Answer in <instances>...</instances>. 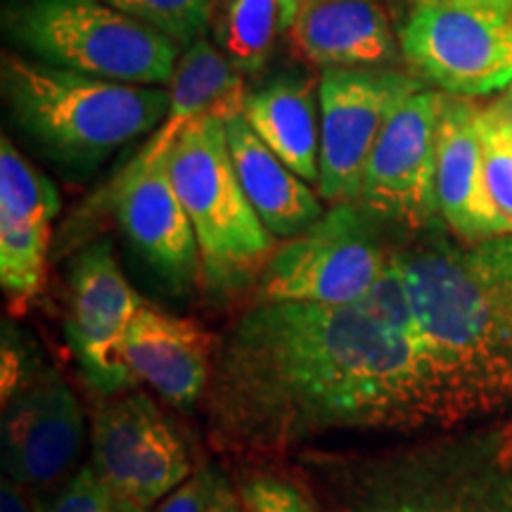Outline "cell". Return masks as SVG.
Listing matches in <instances>:
<instances>
[{
  "label": "cell",
  "instance_id": "cell-7",
  "mask_svg": "<svg viewBox=\"0 0 512 512\" xmlns=\"http://www.w3.org/2000/svg\"><path fill=\"white\" fill-rule=\"evenodd\" d=\"M382 226L387 223L358 202L335 204L275 249L259 275V302L361 304L396 252Z\"/></svg>",
  "mask_w": 512,
  "mask_h": 512
},
{
  "label": "cell",
  "instance_id": "cell-29",
  "mask_svg": "<svg viewBox=\"0 0 512 512\" xmlns=\"http://www.w3.org/2000/svg\"><path fill=\"white\" fill-rule=\"evenodd\" d=\"M219 486L221 479H216L214 472L207 467L200 472H192L178 489L164 498L157 512H211Z\"/></svg>",
  "mask_w": 512,
  "mask_h": 512
},
{
  "label": "cell",
  "instance_id": "cell-3",
  "mask_svg": "<svg viewBox=\"0 0 512 512\" xmlns=\"http://www.w3.org/2000/svg\"><path fill=\"white\" fill-rule=\"evenodd\" d=\"M337 512H512V420L342 465Z\"/></svg>",
  "mask_w": 512,
  "mask_h": 512
},
{
  "label": "cell",
  "instance_id": "cell-32",
  "mask_svg": "<svg viewBox=\"0 0 512 512\" xmlns=\"http://www.w3.org/2000/svg\"><path fill=\"white\" fill-rule=\"evenodd\" d=\"M211 512H240L238 508V501H235L233 491L228 489L226 484L221 482L219 491H216V498H214V510Z\"/></svg>",
  "mask_w": 512,
  "mask_h": 512
},
{
  "label": "cell",
  "instance_id": "cell-20",
  "mask_svg": "<svg viewBox=\"0 0 512 512\" xmlns=\"http://www.w3.org/2000/svg\"><path fill=\"white\" fill-rule=\"evenodd\" d=\"M318 81L311 76H283L247 93L245 119L254 133L299 178L318 183L320 107H316Z\"/></svg>",
  "mask_w": 512,
  "mask_h": 512
},
{
  "label": "cell",
  "instance_id": "cell-2",
  "mask_svg": "<svg viewBox=\"0 0 512 512\" xmlns=\"http://www.w3.org/2000/svg\"><path fill=\"white\" fill-rule=\"evenodd\" d=\"M434 427L512 411V233L396 249Z\"/></svg>",
  "mask_w": 512,
  "mask_h": 512
},
{
  "label": "cell",
  "instance_id": "cell-26",
  "mask_svg": "<svg viewBox=\"0 0 512 512\" xmlns=\"http://www.w3.org/2000/svg\"><path fill=\"white\" fill-rule=\"evenodd\" d=\"M479 143L491 200L512 226V124L494 102L479 107Z\"/></svg>",
  "mask_w": 512,
  "mask_h": 512
},
{
  "label": "cell",
  "instance_id": "cell-30",
  "mask_svg": "<svg viewBox=\"0 0 512 512\" xmlns=\"http://www.w3.org/2000/svg\"><path fill=\"white\" fill-rule=\"evenodd\" d=\"M3 512H36V505L29 503V491L3 477Z\"/></svg>",
  "mask_w": 512,
  "mask_h": 512
},
{
  "label": "cell",
  "instance_id": "cell-31",
  "mask_svg": "<svg viewBox=\"0 0 512 512\" xmlns=\"http://www.w3.org/2000/svg\"><path fill=\"white\" fill-rule=\"evenodd\" d=\"M278 3H280V24H283V29H292L294 19H297L299 10L306 5V0H278Z\"/></svg>",
  "mask_w": 512,
  "mask_h": 512
},
{
  "label": "cell",
  "instance_id": "cell-9",
  "mask_svg": "<svg viewBox=\"0 0 512 512\" xmlns=\"http://www.w3.org/2000/svg\"><path fill=\"white\" fill-rule=\"evenodd\" d=\"M418 88V79L384 67L323 69L318 81V195L325 202H358L377 138Z\"/></svg>",
  "mask_w": 512,
  "mask_h": 512
},
{
  "label": "cell",
  "instance_id": "cell-17",
  "mask_svg": "<svg viewBox=\"0 0 512 512\" xmlns=\"http://www.w3.org/2000/svg\"><path fill=\"white\" fill-rule=\"evenodd\" d=\"M292 43L323 69L382 67L401 48L380 0H306L292 24Z\"/></svg>",
  "mask_w": 512,
  "mask_h": 512
},
{
  "label": "cell",
  "instance_id": "cell-4",
  "mask_svg": "<svg viewBox=\"0 0 512 512\" xmlns=\"http://www.w3.org/2000/svg\"><path fill=\"white\" fill-rule=\"evenodd\" d=\"M12 119L55 162L93 171L114 150L166 119L169 91L95 79L17 55L3 57Z\"/></svg>",
  "mask_w": 512,
  "mask_h": 512
},
{
  "label": "cell",
  "instance_id": "cell-22",
  "mask_svg": "<svg viewBox=\"0 0 512 512\" xmlns=\"http://www.w3.org/2000/svg\"><path fill=\"white\" fill-rule=\"evenodd\" d=\"M60 211L57 188L12 147L0 140V219L50 226Z\"/></svg>",
  "mask_w": 512,
  "mask_h": 512
},
{
  "label": "cell",
  "instance_id": "cell-16",
  "mask_svg": "<svg viewBox=\"0 0 512 512\" xmlns=\"http://www.w3.org/2000/svg\"><path fill=\"white\" fill-rule=\"evenodd\" d=\"M216 342L200 323L143 306L126 332V358L136 380L190 411L207 396Z\"/></svg>",
  "mask_w": 512,
  "mask_h": 512
},
{
  "label": "cell",
  "instance_id": "cell-18",
  "mask_svg": "<svg viewBox=\"0 0 512 512\" xmlns=\"http://www.w3.org/2000/svg\"><path fill=\"white\" fill-rule=\"evenodd\" d=\"M228 147L235 174L247 200L275 238L292 240L325 214L304 178L268 147L247 124L245 114L226 121Z\"/></svg>",
  "mask_w": 512,
  "mask_h": 512
},
{
  "label": "cell",
  "instance_id": "cell-27",
  "mask_svg": "<svg viewBox=\"0 0 512 512\" xmlns=\"http://www.w3.org/2000/svg\"><path fill=\"white\" fill-rule=\"evenodd\" d=\"M240 503L245 512H318L297 484L278 475H252L240 484Z\"/></svg>",
  "mask_w": 512,
  "mask_h": 512
},
{
  "label": "cell",
  "instance_id": "cell-13",
  "mask_svg": "<svg viewBox=\"0 0 512 512\" xmlns=\"http://www.w3.org/2000/svg\"><path fill=\"white\" fill-rule=\"evenodd\" d=\"M86 444V415L53 368H41L3 403L5 477L43 496L72 475Z\"/></svg>",
  "mask_w": 512,
  "mask_h": 512
},
{
  "label": "cell",
  "instance_id": "cell-25",
  "mask_svg": "<svg viewBox=\"0 0 512 512\" xmlns=\"http://www.w3.org/2000/svg\"><path fill=\"white\" fill-rule=\"evenodd\" d=\"M102 3L138 22L150 24L185 48L204 36L209 24V0H102Z\"/></svg>",
  "mask_w": 512,
  "mask_h": 512
},
{
  "label": "cell",
  "instance_id": "cell-23",
  "mask_svg": "<svg viewBox=\"0 0 512 512\" xmlns=\"http://www.w3.org/2000/svg\"><path fill=\"white\" fill-rule=\"evenodd\" d=\"M280 24L278 0H230L223 22V48L238 72L264 69Z\"/></svg>",
  "mask_w": 512,
  "mask_h": 512
},
{
  "label": "cell",
  "instance_id": "cell-24",
  "mask_svg": "<svg viewBox=\"0 0 512 512\" xmlns=\"http://www.w3.org/2000/svg\"><path fill=\"white\" fill-rule=\"evenodd\" d=\"M34 505L36 512H150L117 494L91 463L76 467L62 484L38 496Z\"/></svg>",
  "mask_w": 512,
  "mask_h": 512
},
{
  "label": "cell",
  "instance_id": "cell-1",
  "mask_svg": "<svg viewBox=\"0 0 512 512\" xmlns=\"http://www.w3.org/2000/svg\"><path fill=\"white\" fill-rule=\"evenodd\" d=\"M211 444L278 456L328 432L434 427L413 328L366 304L259 302L216 344Z\"/></svg>",
  "mask_w": 512,
  "mask_h": 512
},
{
  "label": "cell",
  "instance_id": "cell-14",
  "mask_svg": "<svg viewBox=\"0 0 512 512\" xmlns=\"http://www.w3.org/2000/svg\"><path fill=\"white\" fill-rule=\"evenodd\" d=\"M110 207L166 290L185 294L202 278L195 230L166 171V155L145 145L112 183Z\"/></svg>",
  "mask_w": 512,
  "mask_h": 512
},
{
  "label": "cell",
  "instance_id": "cell-11",
  "mask_svg": "<svg viewBox=\"0 0 512 512\" xmlns=\"http://www.w3.org/2000/svg\"><path fill=\"white\" fill-rule=\"evenodd\" d=\"M91 465L117 494L150 510L192 475L178 427L145 394L105 396L91 420Z\"/></svg>",
  "mask_w": 512,
  "mask_h": 512
},
{
  "label": "cell",
  "instance_id": "cell-19",
  "mask_svg": "<svg viewBox=\"0 0 512 512\" xmlns=\"http://www.w3.org/2000/svg\"><path fill=\"white\" fill-rule=\"evenodd\" d=\"M171 105L162 128L147 140V147L166 155L192 119L219 117L223 121L245 112V83L233 62L211 46L207 36L190 43L176 62L171 79Z\"/></svg>",
  "mask_w": 512,
  "mask_h": 512
},
{
  "label": "cell",
  "instance_id": "cell-8",
  "mask_svg": "<svg viewBox=\"0 0 512 512\" xmlns=\"http://www.w3.org/2000/svg\"><path fill=\"white\" fill-rule=\"evenodd\" d=\"M399 41L413 72L441 93L477 98L512 83L510 0H413Z\"/></svg>",
  "mask_w": 512,
  "mask_h": 512
},
{
  "label": "cell",
  "instance_id": "cell-15",
  "mask_svg": "<svg viewBox=\"0 0 512 512\" xmlns=\"http://www.w3.org/2000/svg\"><path fill=\"white\" fill-rule=\"evenodd\" d=\"M437 202L448 233L482 242L512 233L496 209L484 176L479 107L470 98L444 95L437 131Z\"/></svg>",
  "mask_w": 512,
  "mask_h": 512
},
{
  "label": "cell",
  "instance_id": "cell-33",
  "mask_svg": "<svg viewBox=\"0 0 512 512\" xmlns=\"http://www.w3.org/2000/svg\"><path fill=\"white\" fill-rule=\"evenodd\" d=\"M494 105L505 114V117H508V121L512 124V83L505 88V93L494 102Z\"/></svg>",
  "mask_w": 512,
  "mask_h": 512
},
{
  "label": "cell",
  "instance_id": "cell-12",
  "mask_svg": "<svg viewBox=\"0 0 512 512\" xmlns=\"http://www.w3.org/2000/svg\"><path fill=\"white\" fill-rule=\"evenodd\" d=\"M143 306L121 273L110 242H93L74 256L64 337L86 382L102 399L124 394L136 384L126 358V332Z\"/></svg>",
  "mask_w": 512,
  "mask_h": 512
},
{
  "label": "cell",
  "instance_id": "cell-6",
  "mask_svg": "<svg viewBox=\"0 0 512 512\" xmlns=\"http://www.w3.org/2000/svg\"><path fill=\"white\" fill-rule=\"evenodd\" d=\"M3 29L38 60L95 79L159 86L176 72L178 43L102 0H8Z\"/></svg>",
  "mask_w": 512,
  "mask_h": 512
},
{
  "label": "cell",
  "instance_id": "cell-10",
  "mask_svg": "<svg viewBox=\"0 0 512 512\" xmlns=\"http://www.w3.org/2000/svg\"><path fill=\"white\" fill-rule=\"evenodd\" d=\"M444 93L418 88L377 138L358 204L408 233L430 235L444 226L437 202V131Z\"/></svg>",
  "mask_w": 512,
  "mask_h": 512
},
{
  "label": "cell",
  "instance_id": "cell-21",
  "mask_svg": "<svg viewBox=\"0 0 512 512\" xmlns=\"http://www.w3.org/2000/svg\"><path fill=\"white\" fill-rule=\"evenodd\" d=\"M50 226L0 219V283L12 309H24L46 283Z\"/></svg>",
  "mask_w": 512,
  "mask_h": 512
},
{
  "label": "cell",
  "instance_id": "cell-5",
  "mask_svg": "<svg viewBox=\"0 0 512 512\" xmlns=\"http://www.w3.org/2000/svg\"><path fill=\"white\" fill-rule=\"evenodd\" d=\"M166 171L195 230L204 287L216 299L245 290L278 247L235 174L226 121L192 119L166 152Z\"/></svg>",
  "mask_w": 512,
  "mask_h": 512
},
{
  "label": "cell",
  "instance_id": "cell-28",
  "mask_svg": "<svg viewBox=\"0 0 512 512\" xmlns=\"http://www.w3.org/2000/svg\"><path fill=\"white\" fill-rule=\"evenodd\" d=\"M43 366L31 356L27 337L19 335L8 323L3 325V375H0V389H3V403H8L19 389L27 384Z\"/></svg>",
  "mask_w": 512,
  "mask_h": 512
},
{
  "label": "cell",
  "instance_id": "cell-34",
  "mask_svg": "<svg viewBox=\"0 0 512 512\" xmlns=\"http://www.w3.org/2000/svg\"><path fill=\"white\" fill-rule=\"evenodd\" d=\"M510 3H512V0H510Z\"/></svg>",
  "mask_w": 512,
  "mask_h": 512
}]
</instances>
